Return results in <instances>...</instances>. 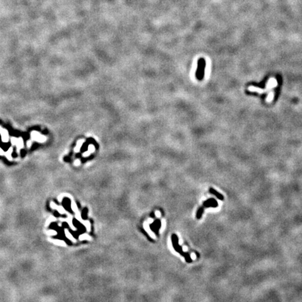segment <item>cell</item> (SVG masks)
Listing matches in <instances>:
<instances>
[{
  "label": "cell",
  "instance_id": "3",
  "mask_svg": "<svg viewBox=\"0 0 302 302\" xmlns=\"http://www.w3.org/2000/svg\"><path fill=\"white\" fill-rule=\"evenodd\" d=\"M205 65H206L205 59H203V58L199 59V61H198V68H197V73H196L197 78L199 81L203 80V76H204Z\"/></svg>",
  "mask_w": 302,
  "mask_h": 302
},
{
  "label": "cell",
  "instance_id": "4",
  "mask_svg": "<svg viewBox=\"0 0 302 302\" xmlns=\"http://www.w3.org/2000/svg\"><path fill=\"white\" fill-rule=\"evenodd\" d=\"M209 192H210V194H212V195L215 196L218 199H220V200H221V201L224 200V196L222 195V194H220V192L216 191L213 188H210V189H209Z\"/></svg>",
  "mask_w": 302,
  "mask_h": 302
},
{
  "label": "cell",
  "instance_id": "1",
  "mask_svg": "<svg viewBox=\"0 0 302 302\" xmlns=\"http://www.w3.org/2000/svg\"><path fill=\"white\" fill-rule=\"evenodd\" d=\"M217 206H218V203L215 199H213V198L208 199V200L205 201L203 203L202 206H201L198 209L197 212L196 217H197V219H201V217H202L204 209L206 208H216V207H217Z\"/></svg>",
  "mask_w": 302,
  "mask_h": 302
},
{
  "label": "cell",
  "instance_id": "2",
  "mask_svg": "<svg viewBox=\"0 0 302 302\" xmlns=\"http://www.w3.org/2000/svg\"><path fill=\"white\" fill-rule=\"evenodd\" d=\"M171 240H172V243H173V248H174V249H175L178 252H179L182 256L184 257L185 260H186V262H188V263H190V262H192V259L190 254H189V253H187V252H185L183 251L182 247L179 245V243H178V237H177L176 234H172Z\"/></svg>",
  "mask_w": 302,
  "mask_h": 302
}]
</instances>
